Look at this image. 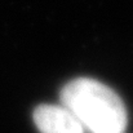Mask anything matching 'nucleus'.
Returning <instances> with one entry per match:
<instances>
[{
    "instance_id": "f03ea898",
    "label": "nucleus",
    "mask_w": 133,
    "mask_h": 133,
    "mask_svg": "<svg viewBox=\"0 0 133 133\" xmlns=\"http://www.w3.org/2000/svg\"><path fill=\"white\" fill-rule=\"evenodd\" d=\"M34 122L40 133H84L83 124L65 106L42 105L36 107Z\"/></svg>"
},
{
    "instance_id": "f257e3e1",
    "label": "nucleus",
    "mask_w": 133,
    "mask_h": 133,
    "mask_svg": "<svg viewBox=\"0 0 133 133\" xmlns=\"http://www.w3.org/2000/svg\"><path fill=\"white\" fill-rule=\"evenodd\" d=\"M61 101L92 133H123L127 127V110L122 98L98 80H71L62 89Z\"/></svg>"
}]
</instances>
